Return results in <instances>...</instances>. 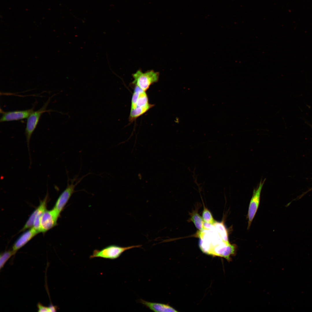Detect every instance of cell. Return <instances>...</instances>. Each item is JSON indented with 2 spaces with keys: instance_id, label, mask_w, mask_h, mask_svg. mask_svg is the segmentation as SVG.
Masks as SVG:
<instances>
[{
  "instance_id": "1",
  "label": "cell",
  "mask_w": 312,
  "mask_h": 312,
  "mask_svg": "<svg viewBox=\"0 0 312 312\" xmlns=\"http://www.w3.org/2000/svg\"><path fill=\"white\" fill-rule=\"evenodd\" d=\"M153 106L149 103L146 91L135 86L131 99L129 121H133Z\"/></svg>"
},
{
  "instance_id": "2",
  "label": "cell",
  "mask_w": 312,
  "mask_h": 312,
  "mask_svg": "<svg viewBox=\"0 0 312 312\" xmlns=\"http://www.w3.org/2000/svg\"><path fill=\"white\" fill-rule=\"evenodd\" d=\"M86 176L80 178H78V176H76L72 179L69 178L68 176L67 186L59 196L53 207L59 215L73 194L76 192L75 190L76 186Z\"/></svg>"
},
{
  "instance_id": "3",
  "label": "cell",
  "mask_w": 312,
  "mask_h": 312,
  "mask_svg": "<svg viewBox=\"0 0 312 312\" xmlns=\"http://www.w3.org/2000/svg\"><path fill=\"white\" fill-rule=\"evenodd\" d=\"M159 75V72L152 70L143 73L139 69L132 74L134 79L132 84L146 91L151 85L158 81Z\"/></svg>"
},
{
  "instance_id": "4",
  "label": "cell",
  "mask_w": 312,
  "mask_h": 312,
  "mask_svg": "<svg viewBox=\"0 0 312 312\" xmlns=\"http://www.w3.org/2000/svg\"><path fill=\"white\" fill-rule=\"evenodd\" d=\"M142 245H133L127 247H121L115 245L108 246L99 250H94L92 255L90 256V259L96 257L106 259H114L118 258L125 251L136 248H140Z\"/></svg>"
},
{
  "instance_id": "5",
  "label": "cell",
  "mask_w": 312,
  "mask_h": 312,
  "mask_svg": "<svg viewBox=\"0 0 312 312\" xmlns=\"http://www.w3.org/2000/svg\"><path fill=\"white\" fill-rule=\"evenodd\" d=\"M50 101V99H49L41 108L36 111H34L27 118L25 133L30 159L29 146L31 138L36 127L42 114L44 112L49 111V110H47V108Z\"/></svg>"
},
{
  "instance_id": "6",
  "label": "cell",
  "mask_w": 312,
  "mask_h": 312,
  "mask_svg": "<svg viewBox=\"0 0 312 312\" xmlns=\"http://www.w3.org/2000/svg\"><path fill=\"white\" fill-rule=\"evenodd\" d=\"M60 215L54 208L51 210L46 209L40 219V232H45L56 226Z\"/></svg>"
},
{
  "instance_id": "7",
  "label": "cell",
  "mask_w": 312,
  "mask_h": 312,
  "mask_svg": "<svg viewBox=\"0 0 312 312\" xmlns=\"http://www.w3.org/2000/svg\"><path fill=\"white\" fill-rule=\"evenodd\" d=\"M265 181V179L263 181H261L258 187L253 190L248 211V229H249L250 226L258 208L261 193Z\"/></svg>"
},
{
  "instance_id": "8",
  "label": "cell",
  "mask_w": 312,
  "mask_h": 312,
  "mask_svg": "<svg viewBox=\"0 0 312 312\" xmlns=\"http://www.w3.org/2000/svg\"><path fill=\"white\" fill-rule=\"evenodd\" d=\"M34 108L23 110L8 112L2 111L0 119V122L18 120L27 118L34 111Z\"/></svg>"
},
{
  "instance_id": "9",
  "label": "cell",
  "mask_w": 312,
  "mask_h": 312,
  "mask_svg": "<svg viewBox=\"0 0 312 312\" xmlns=\"http://www.w3.org/2000/svg\"><path fill=\"white\" fill-rule=\"evenodd\" d=\"M39 233L33 227L30 228L22 234L17 239L13 246L12 249L16 252Z\"/></svg>"
},
{
  "instance_id": "10",
  "label": "cell",
  "mask_w": 312,
  "mask_h": 312,
  "mask_svg": "<svg viewBox=\"0 0 312 312\" xmlns=\"http://www.w3.org/2000/svg\"><path fill=\"white\" fill-rule=\"evenodd\" d=\"M138 301L139 303L154 312H178L172 307L168 304L149 302L142 299L139 300Z\"/></svg>"
},
{
  "instance_id": "11",
  "label": "cell",
  "mask_w": 312,
  "mask_h": 312,
  "mask_svg": "<svg viewBox=\"0 0 312 312\" xmlns=\"http://www.w3.org/2000/svg\"><path fill=\"white\" fill-rule=\"evenodd\" d=\"M48 198L47 194L43 200L40 202L39 206L37 208V211L34 221L33 227L39 233H40V220L42 215L46 209V206Z\"/></svg>"
},
{
  "instance_id": "12",
  "label": "cell",
  "mask_w": 312,
  "mask_h": 312,
  "mask_svg": "<svg viewBox=\"0 0 312 312\" xmlns=\"http://www.w3.org/2000/svg\"><path fill=\"white\" fill-rule=\"evenodd\" d=\"M213 225L222 239L225 241L229 242L227 232L223 223L216 222Z\"/></svg>"
},
{
  "instance_id": "13",
  "label": "cell",
  "mask_w": 312,
  "mask_h": 312,
  "mask_svg": "<svg viewBox=\"0 0 312 312\" xmlns=\"http://www.w3.org/2000/svg\"><path fill=\"white\" fill-rule=\"evenodd\" d=\"M190 220L194 224L196 228L199 231L203 229V225L204 221L196 211H194L191 215Z\"/></svg>"
},
{
  "instance_id": "14",
  "label": "cell",
  "mask_w": 312,
  "mask_h": 312,
  "mask_svg": "<svg viewBox=\"0 0 312 312\" xmlns=\"http://www.w3.org/2000/svg\"><path fill=\"white\" fill-rule=\"evenodd\" d=\"M16 252L12 249L5 251L1 254L0 255V269L1 270L4 267L5 264L11 257L16 254Z\"/></svg>"
},
{
  "instance_id": "15",
  "label": "cell",
  "mask_w": 312,
  "mask_h": 312,
  "mask_svg": "<svg viewBox=\"0 0 312 312\" xmlns=\"http://www.w3.org/2000/svg\"><path fill=\"white\" fill-rule=\"evenodd\" d=\"M202 218L204 222L212 224H213L216 222L210 211L205 207H204L202 213Z\"/></svg>"
},
{
  "instance_id": "16",
  "label": "cell",
  "mask_w": 312,
  "mask_h": 312,
  "mask_svg": "<svg viewBox=\"0 0 312 312\" xmlns=\"http://www.w3.org/2000/svg\"><path fill=\"white\" fill-rule=\"evenodd\" d=\"M38 311V312H50L49 307L44 306L41 303H39L37 304Z\"/></svg>"
},
{
  "instance_id": "17",
  "label": "cell",
  "mask_w": 312,
  "mask_h": 312,
  "mask_svg": "<svg viewBox=\"0 0 312 312\" xmlns=\"http://www.w3.org/2000/svg\"><path fill=\"white\" fill-rule=\"evenodd\" d=\"M203 229L207 230H211L214 229H215V227L213 224L204 222L203 223Z\"/></svg>"
},
{
  "instance_id": "18",
  "label": "cell",
  "mask_w": 312,
  "mask_h": 312,
  "mask_svg": "<svg viewBox=\"0 0 312 312\" xmlns=\"http://www.w3.org/2000/svg\"><path fill=\"white\" fill-rule=\"evenodd\" d=\"M50 312H55L57 310V307L53 305H50L49 307Z\"/></svg>"
}]
</instances>
